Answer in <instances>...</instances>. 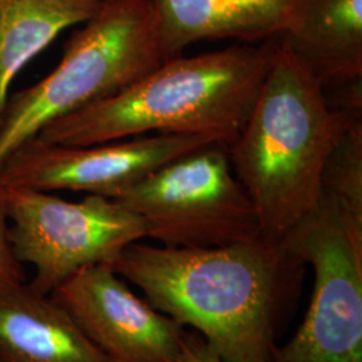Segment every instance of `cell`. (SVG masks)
Returning a JSON list of instances; mask_svg holds the SVG:
<instances>
[{"instance_id": "cell-1", "label": "cell", "mask_w": 362, "mask_h": 362, "mask_svg": "<svg viewBox=\"0 0 362 362\" xmlns=\"http://www.w3.org/2000/svg\"><path fill=\"white\" fill-rule=\"evenodd\" d=\"M112 267L148 302L192 327L223 362H272L276 334L293 309L306 264L281 240L214 248L134 242Z\"/></svg>"}, {"instance_id": "cell-2", "label": "cell", "mask_w": 362, "mask_h": 362, "mask_svg": "<svg viewBox=\"0 0 362 362\" xmlns=\"http://www.w3.org/2000/svg\"><path fill=\"white\" fill-rule=\"evenodd\" d=\"M279 39L164 61L125 89L58 118L39 140L95 145L155 134L199 136L230 148L246 125Z\"/></svg>"}, {"instance_id": "cell-3", "label": "cell", "mask_w": 362, "mask_h": 362, "mask_svg": "<svg viewBox=\"0 0 362 362\" xmlns=\"http://www.w3.org/2000/svg\"><path fill=\"white\" fill-rule=\"evenodd\" d=\"M360 121L329 104L320 82L278 43L246 125L228 148L264 238L281 240L317 206L329 156Z\"/></svg>"}, {"instance_id": "cell-4", "label": "cell", "mask_w": 362, "mask_h": 362, "mask_svg": "<svg viewBox=\"0 0 362 362\" xmlns=\"http://www.w3.org/2000/svg\"><path fill=\"white\" fill-rule=\"evenodd\" d=\"M165 59L152 0H106L66 42L49 76L10 95L0 122V167L52 121L105 100Z\"/></svg>"}, {"instance_id": "cell-5", "label": "cell", "mask_w": 362, "mask_h": 362, "mask_svg": "<svg viewBox=\"0 0 362 362\" xmlns=\"http://www.w3.org/2000/svg\"><path fill=\"white\" fill-rule=\"evenodd\" d=\"M314 270V291L297 333L272 362H362V220L321 194L281 239Z\"/></svg>"}, {"instance_id": "cell-6", "label": "cell", "mask_w": 362, "mask_h": 362, "mask_svg": "<svg viewBox=\"0 0 362 362\" xmlns=\"http://www.w3.org/2000/svg\"><path fill=\"white\" fill-rule=\"evenodd\" d=\"M117 200L164 247L214 248L263 236L257 208L220 144L169 161Z\"/></svg>"}, {"instance_id": "cell-7", "label": "cell", "mask_w": 362, "mask_h": 362, "mask_svg": "<svg viewBox=\"0 0 362 362\" xmlns=\"http://www.w3.org/2000/svg\"><path fill=\"white\" fill-rule=\"evenodd\" d=\"M3 196L13 255L34 266L28 285L45 296L85 267L112 266L125 247L146 238L143 219L116 199L67 202L13 185H3Z\"/></svg>"}, {"instance_id": "cell-8", "label": "cell", "mask_w": 362, "mask_h": 362, "mask_svg": "<svg viewBox=\"0 0 362 362\" xmlns=\"http://www.w3.org/2000/svg\"><path fill=\"white\" fill-rule=\"evenodd\" d=\"M212 140L153 134L95 145H61L33 137L0 167L3 185L76 191L119 199L156 169Z\"/></svg>"}, {"instance_id": "cell-9", "label": "cell", "mask_w": 362, "mask_h": 362, "mask_svg": "<svg viewBox=\"0 0 362 362\" xmlns=\"http://www.w3.org/2000/svg\"><path fill=\"white\" fill-rule=\"evenodd\" d=\"M50 297L115 362H177L185 327L137 297L110 264L85 267Z\"/></svg>"}, {"instance_id": "cell-10", "label": "cell", "mask_w": 362, "mask_h": 362, "mask_svg": "<svg viewBox=\"0 0 362 362\" xmlns=\"http://www.w3.org/2000/svg\"><path fill=\"white\" fill-rule=\"evenodd\" d=\"M165 59L192 43L236 39L259 43L278 38L288 23L293 0H152Z\"/></svg>"}, {"instance_id": "cell-11", "label": "cell", "mask_w": 362, "mask_h": 362, "mask_svg": "<svg viewBox=\"0 0 362 362\" xmlns=\"http://www.w3.org/2000/svg\"><path fill=\"white\" fill-rule=\"evenodd\" d=\"M278 38L324 90L362 78V0H293Z\"/></svg>"}, {"instance_id": "cell-12", "label": "cell", "mask_w": 362, "mask_h": 362, "mask_svg": "<svg viewBox=\"0 0 362 362\" xmlns=\"http://www.w3.org/2000/svg\"><path fill=\"white\" fill-rule=\"evenodd\" d=\"M0 362H115L50 296L28 284L0 291Z\"/></svg>"}, {"instance_id": "cell-13", "label": "cell", "mask_w": 362, "mask_h": 362, "mask_svg": "<svg viewBox=\"0 0 362 362\" xmlns=\"http://www.w3.org/2000/svg\"><path fill=\"white\" fill-rule=\"evenodd\" d=\"M101 0H0V122L18 73L66 28L88 22Z\"/></svg>"}, {"instance_id": "cell-14", "label": "cell", "mask_w": 362, "mask_h": 362, "mask_svg": "<svg viewBox=\"0 0 362 362\" xmlns=\"http://www.w3.org/2000/svg\"><path fill=\"white\" fill-rule=\"evenodd\" d=\"M321 194L362 220V121L356 122L329 156Z\"/></svg>"}, {"instance_id": "cell-15", "label": "cell", "mask_w": 362, "mask_h": 362, "mask_svg": "<svg viewBox=\"0 0 362 362\" xmlns=\"http://www.w3.org/2000/svg\"><path fill=\"white\" fill-rule=\"evenodd\" d=\"M21 284H25V272L22 263L15 258L8 239V219L6 214L3 182L0 176V291Z\"/></svg>"}, {"instance_id": "cell-16", "label": "cell", "mask_w": 362, "mask_h": 362, "mask_svg": "<svg viewBox=\"0 0 362 362\" xmlns=\"http://www.w3.org/2000/svg\"><path fill=\"white\" fill-rule=\"evenodd\" d=\"M177 362H223V360L199 333L187 330Z\"/></svg>"}, {"instance_id": "cell-17", "label": "cell", "mask_w": 362, "mask_h": 362, "mask_svg": "<svg viewBox=\"0 0 362 362\" xmlns=\"http://www.w3.org/2000/svg\"><path fill=\"white\" fill-rule=\"evenodd\" d=\"M101 1H106V0H101Z\"/></svg>"}]
</instances>
